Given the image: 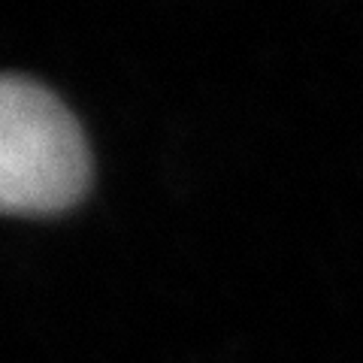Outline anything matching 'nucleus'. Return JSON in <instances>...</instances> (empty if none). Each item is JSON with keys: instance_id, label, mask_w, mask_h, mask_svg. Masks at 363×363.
<instances>
[{"instance_id": "nucleus-1", "label": "nucleus", "mask_w": 363, "mask_h": 363, "mask_svg": "<svg viewBox=\"0 0 363 363\" xmlns=\"http://www.w3.org/2000/svg\"><path fill=\"white\" fill-rule=\"evenodd\" d=\"M88 176V143L73 112L33 79L0 76V209H64Z\"/></svg>"}]
</instances>
